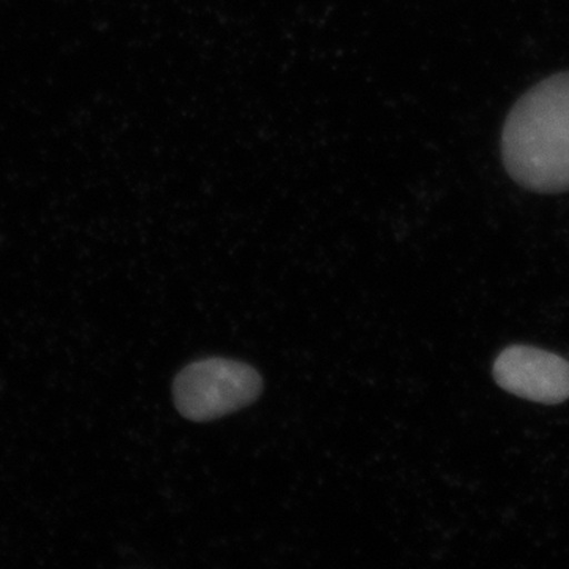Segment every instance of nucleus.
<instances>
[{
    "mask_svg": "<svg viewBox=\"0 0 569 569\" xmlns=\"http://www.w3.org/2000/svg\"><path fill=\"white\" fill-rule=\"evenodd\" d=\"M501 156L519 186L539 193L569 190V71L539 82L515 104Z\"/></svg>",
    "mask_w": 569,
    "mask_h": 569,
    "instance_id": "obj_1",
    "label": "nucleus"
},
{
    "mask_svg": "<svg viewBox=\"0 0 569 569\" xmlns=\"http://www.w3.org/2000/svg\"><path fill=\"white\" fill-rule=\"evenodd\" d=\"M497 385L531 402L556 406L569 399V362L550 351L527 346L505 348L492 369Z\"/></svg>",
    "mask_w": 569,
    "mask_h": 569,
    "instance_id": "obj_3",
    "label": "nucleus"
},
{
    "mask_svg": "<svg viewBox=\"0 0 569 569\" xmlns=\"http://www.w3.org/2000/svg\"><path fill=\"white\" fill-rule=\"evenodd\" d=\"M263 391L260 373L233 359L208 358L183 367L173 385L179 413L212 421L254 402Z\"/></svg>",
    "mask_w": 569,
    "mask_h": 569,
    "instance_id": "obj_2",
    "label": "nucleus"
}]
</instances>
